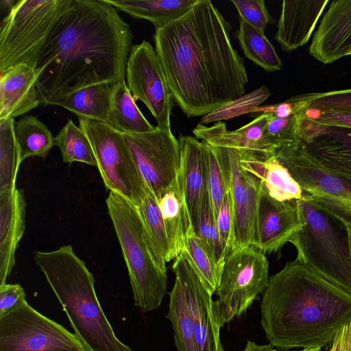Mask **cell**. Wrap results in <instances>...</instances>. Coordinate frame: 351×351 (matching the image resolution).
Instances as JSON below:
<instances>
[{
	"label": "cell",
	"instance_id": "cell-17",
	"mask_svg": "<svg viewBox=\"0 0 351 351\" xmlns=\"http://www.w3.org/2000/svg\"><path fill=\"white\" fill-rule=\"evenodd\" d=\"M302 187L303 196L341 228L351 224V184L313 165L304 173Z\"/></svg>",
	"mask_w": 351,
	"mask_h": 351
},
{
	"label": "cell",
	"instance_id": "cell-13",
	"mask_svg": "<svg viewBox=\"0 0 351 351\" xmlns=\"http://www.w3.org/2000/svg\"><path fill=\"white\" fill-rule=\"evenodd\" d=\"M125 76L135 101L141 100L157 122V127L171 131L170 115L173 98L155 49L147 41L132 46Z\"/></svg>",
	"mask_w": 351,
	"mask_h": 351
},
{
	"label": "cell",
	"instance_id": "cell-39",
	"mask_svg": "<svg viewBox=\"0 0 351 351\" xmlns=\"http://www.w3.org/2000/svg\"><path fill=\"white\" fill-rule=\"evenodd\" d=\"M204 143L207 165L208 193L217 220L227 191L226 180L219 159L214 147Z\"/></svg>",
	"mask_w": 351,
	"mask_h": 351
},
{
	"label": "cell",
	"instance_id": "cell-33",
	"mask_svg": "<svg viewBox=\"0 0 351 351\" xmlns=\"http://www.w3.org/2000/svg\"><path fill=\"white\" fill-rule=\"evenodd\" d=\"M54 144L58 147L63 162L69 164L80 162L97 167L88 138L72 120H69L54 137Z\"/></svg>",
	"mask_w": 351,
	"mask_h": 351
},
{
	"label": "cell",
	"instance_id": "cell-15",
	"mask_svg": "<svg viewBox=\"0 0 351 351\" xmlns=\"http://www.w3.org/2000/svg\"><path fill=\"white\" fill-rule=\"evenodd\" d=\"M305 223L298 199L280 202L263 191L258 210L256 243L263 253L276 254L291 243Z\"/></svg>",
	"mask_w": 351,
	"mask_h": 351
},
{
	"label": "cell",
	"instance_id": "cell-36",
	"mask_svg": "<svg viewBox=\"0 0 351 351\" xmlns=\"http://www.w3.org/2000/svg\"><path fill=\"white\" fill-rule=\"evenodd\" d=\"M194 230L206 249L212 255L221 274L226 255L220 241L208 190L204 196Z\"/></svg>",
	"mask_w": 351,
	"mask_h": 351
},
{
	"label": "cell",
	"instance_id": "cell-8",
	"mask_svg": "<svg viewBox=\"0 0 351 351\" xmlns=\"http://www.w3.org/2000/svg\"><path fill=\"white\" fill-rule=\"evenodd\" d=\"M269 263L254 245L231 252L225 258L213 311L220 328L245 313L269 282Z\"/></svg>",
	"mask_w": 351,
	"mask_h": 351
},
{
	"label": "cell",
	"instance_id": "cell-27",
	"mask_svg": "<svg viewBox=\"0 0 351 351\" xmlns=\"http://www.w3.org/2000/svg\"><path fill=\"white\" fill-rule=\"evenodd\" d=\"M135 101L125 80L112 85L107 123L121 134H140L154 130Z\"/></svg>",
	"mask_w": 351,
	"mask_h": 351
},
{
	"label": "cell",
	"instance_id": "cell-22",
	"mask_svg": "<svg viewBox=\"0 0 351 351\" xmlns=\"http://www.w3.org/2000/svg\"><path fill=\"white\" fill-rule=\"evenodd\" d=\"M35 68L21 64L0 72V119L24 115L41 103Z\"/></svg>",
	"mask_w": 351,
	"mask_h": 351
},
{
	"label": "cell",
	"instance_id": "cell-40",
	"mask_svg": "<svg viewBox=\"0 0 351 351\" xmlns=\"http://www.w3.org/2000/svg\"><path fill=\"white\" fill-rule=\"evenodd\" d=\"M231 2L241 19L262 32H265L267 25L274 23L263 0H232Z\"/></svg>",
	"mask_w": 351,
	"mask_h": 351
},
{
	"label": "cell",
	"instance_id": "cell-1",
	"mask_svg": "<svg viewBox=\"0 0 351 351\" xmlns=\"http://www.w3.org/2000/svg\"><path fill=\"white\" fill-rule=\"evenodd\" d=\"M230 29L210 1L198 0L155 31V51L173 101L187 117H204L245 95L247 73Z\"/></svg>",
	"mask_w": 351,
	"mask_h": 351
},
{
	"label": "cell",
	"instance_id": "cell-10",
	"mask_svg": "<svg viewBox=\"0 0 351 351\" xmlns=\"http://www.w3.org/2000/svg\"><path fill=\"white\" fill-rule=\"evenodd\" d=\"M0 351H88L75 334L26 301L0 317Z\"/></svg>",
	"mask_w": 351,
	"mask_h": 351
},
{
	"label": "cell",
	"instance_id": "cell-26",
	"mask_svg": "<svg viewBox=\"0 0 351 351\" xmlns=\"http://www.w3.org/2000/svg\"><path fill=\"white\" fill-rule=\"evenodd\" d=\"M112 85L99 84L56 99L51 105L62 106L78 117L107 123L111 107Z\"/></svg>",
	"mask_w": 351,
	"mask_h": 351
},
{
	"label": "cell",
	"instance_id": "cell-35",
	"mask_svg": "<svg viewBox=\"0 0 351 351\" xmlns=\"http://www.w3.org/2000/svg\"><path fill=\"white\" fill-rule=\"evenodd\" d=\"M287 100L304 112L332 111L351 115V88L304 93Z\"/></svg>",
	"mask_w": 351,
	"mask_h": 351
},
{
	"label": "cell",
	"instance_id": "cell-5",
	"mask_svg": "<svg viewBox=\"0 0 351 351\" xmlns=\"http://www.w3.org/2000/svg\"><path fill=\"white\" fill-rule=\"evenodd\" d=\"M106 206L128 268L134 304L143 312L156 310L169 293L166 263L155 252L135 205L110 191Z\"/></svg>",
	"mask_w": 351,
	"mask_h": 351
},
{
	"label": "cell",
	"instance_id": "cell-2",
	"mask_svg": "<svg viewBox=\"0 0 351 351\" xmlns=\"http://www.w3.org/2000/svg\"><path fill=\"white\" fill-rule=\"evenodd\" d=\"M131 29L105 0H71L53 27L36 66L44 105L99 84L125 80Z\"/></svg>",
	"mask_w": 351,
	"mask_h": 351
},
{
	"label": "cell",
	"instance_id": "cell-30",
	"mask_svg": "<svg viewBox=\"0 0 351 351\" xmlns=\"http://www.w3.org/2000/svg\"><path fill=\"white\" fill-rule=\"evenodd\" d=\"M237 38L244 55L267 72L281 69L282 62L262 32L239 19Z\"/></svg>",
	"mask_w": 351,
	"mask_h": 351
},
{
	"label": "cell",
	"instance_id": "cell-19",
	"mask_svg": "<svg viewBox=\"0 0 351 351\" xmlns=\"http://www.w3.org/2000/svg\"><path fill=\"white\" fill-rule=\"evenodd\" d=\"M181 167L178 188L195 229L205 193L208 190L205 146L191 136L180 135Z\"/></svg>",
	"mask_w": 351,
	"mask_h": 351
},
{
	"label": "cell",
	"instance_id": "cell-9",
	"mask_svg": "<svg viewBox=\"0 0 351 351\" xmlns=\"http://www.w3.org/2000/svg\"><path fill=\"white\" fill-rule=\"evenodd\" d=\"M106 187L138 207L149 191L123 134L106 122L78 117Z\"/></svg>",
	"mask_w": 351,
	"mask_h": 351
},
{
	"label": "cell",
	"instance_id": "cell-45",
	"mask_svg": "<svg viewBox=\"0 0 351 351\" xmlns=\"http://www.w3.org/2000/svg\"><path fill=\"white\" fill-rule=\"evenodd\" d=\"M274 347L269 344L260 345L252 341H247L243 351H270Z\"/></svg>",
	"mask_w": 351,
	"mask_h": 351
},
{
	"label": "cell",
	"instance_id": "cell-24",
	"mask_svg": "<svg viewBox=\"0 0 351 351\" xmlns=\"http://www.w3.org/2000/svg\"><path fill=\"white\" fill-rule=\"evenodd\" d=\"M175 282L169 293L167 318L170 321L178 351H195L192 313L184 274L178 262L172 265Z\"/></svg>",
	"mask_w": 351,
	"mask_h": 351
},
{
	"label": "cell",
	"instance_id": "cell-41",
	"mask_svg": "<svg viewBox=\"0 0 351 351\" xmlns=\"http://www.w3.org/2000/svg\"><path fill=\"white\" fill-rule=\"evenodd\" d=\"M217 229L226 257L234 250L233 212L230 191H227L217 218Z\"/></svg>",
	"mask_w": 351,
	"mask_h": 351
},
{
	"label": "cell",
	"instance_id": "cell-23",
	"mask_svg": "<svg viewBox=\"0 0 351 351\" xmlns=\"http://www.w3.org/2000/svg\"><path fill=\"white\" fill-rule=\"evenodd\" d=\"M240 155L242 167L257 178L262 190L271 197L280 202L302 198V187L275 155L266 160Z\"/></svg>",
	"mask_w": 351,
	"mask_h": 351
},
{
	"label": "cell",
	"instance_id": "cell-38",
	"mask_svg": "<svg viewBox=\"0 0 351 351\" xmlns=\"http://www.w3.org/2000/svg\"><path fill=\"white\" fill-rule=\"evenodd\" d=\"M293 110V114L287 117H278L268 112L269 116L264 128L263 136L276 149L292 143L298 139L300 112L294 106Z\"/></svg>",
	"mask_w": 351,
	"mask_h": 351
},
{
	"label": "cell",
	"instance_id": "cell-20",
	"mask_svg": "<svg viewBox=\"0 0 351 351\" xmlns=\"http://www.w3.org/2000/svg\"><path fill=\"white\" fill-rule=\"evenodd\" d=\"M26 202L23 189H0V286L15 265V252L25 228Z\"/></svg>",
	"mask_w": 351,
	"mask_h": 351
},
{
	"label": "cell",
	"instance_id": "cell-46",
	"mask_svg": "<svg viewBox=\"0 0 351 351\" xmlns=\"http://www.w3.org/2000/svg\"><path fill=\"white\" fill-rule=\"evenodd\" d=\"M343 230L347 234L348 239L351 247V224L348 225Z\"/></svg>",
	"mask_w": 351,
	"mask_h": 351
},
{
	"label": "cell",
	"instance_id": "cell-42",
	"mask_svg": "<svg viewBox=\"0 0 351 351\" xmlns=\"http://www.w3.org/2000/svg\"><path fill=\"white\" fill-rule=\"evenodd\" d=\"M25 302V293L19 284L0 286V317Z\"/></svg>",
	"mask_w": 351,
	"mask_h": 351
},
{
	"label": "cell",
	"instance_id": "cell-12",
	"mask_svg": "<svg viewBox=\"0 0 351 351\" xmlns=\"http://www.w3.org/2000/svg\"><path fill=\"white\" fill-rule=\"evenodd\" d=\"M214 147L231 195L233 250L256 246L258 210L263 193L261 185L256 177L242 167L238 150Z\"/></svg>",
	"mask_w": 351,
	"mask_h": 351
},
{
	"label": "cell",
	"instance_id": "cell-34",
	"mask_svg": "<svg viewBox=\"0 0 351 351\" xmlns=\"http://www.w3.org/2000/svg\"><path fill=\"white\" fill-rule=\"evenodd\" d=\"M14 118L0 119V189L16 188L18 170L21 163L16 143Z\"/></svg>",
	"mask_w": 351,
	"mask_h": 351
},
{
	"label": "cell",
	"instance_id": "cell-16",
	"mask_svg": "<svg viewBox=\"0 0 351 351\" xmlns=\"http://www.w3.org/2000/svg\"><path fill=\"white\" fill-rule=\"evenodd\" d=\"M308 51L315 60L325 64L348 56L351 51V0L330 3Z\"/></svg>",
	"mask_w": 351,
	"mask_h": 351
},
{
	"label": "cell",
	"instance_id": "cell-47",
	"mask_svg": "<svg viewBox=\"0 0 351 351\" xmlns=\"http://www.w3.org/2000/svg\"><path fill=\"white\" fill-rule=\"evenodd\" d=\"M270 351H322L321 348H311V349H302L300 350H282L276 348H273Z\"/></svg>",
	"mask_w": 351,
	"mask_h": 351
},
{
	"label": "cell",
	"instance_id": "cell-43",
	"mask_svg": "<svg viewBox=\"0 0 351 351\" xmlns=\"http://www.w3.org/2000/svg\"><path fill=\"white\" fill-rule=\"evenodd\" d=\"M303 117L309 122L322 126L351 128V115L332 111H303Z\"/></svg>",
	"mask_w": 351,
	"mask_h": 351
},
{
	"label": "cell",
	"instance_id": "cell-11",
	"mask_svg": "<svg viewBox=\"0 0 351 351\" xmlns=\"http://www.w3.org/2000/svg\"><path fill=\"white\" fill-rule=\"evenodd\" d=\"M123 135L141 174L158 201L167 191L179 189L180 146L171 131L156 126L150 132Z\"/></svg>",
	"mask_w": 351,
	"mask_h": 351
},
{
	"label": "cell",
	"instance_id": "cell-28",
	"mask_svg": "<svg viewBox=\"0 0 351 351\" xmlns=\"http://www.w3.org/2000/svg\"><path fill=\"white\" fill-rule=\"evenodd\" d=\"M173 258L184 250L186 230L193 226L179 189H171L158 201Z\"/></svg>",
	"mask_w": 351,
	"mask_h": 351
},
{
	"label": "cell",
	"instance_id": "cell-49",
	"mask_svg": "<svg viewBox=\"0 0 351 351\" xmlns=\"http://www.w3.org/2000/svg\"><path fill=\"white\" fill-rule=\"evenodd\" d=\"M350 248H351V247H350Z\"/></svg>",
	"mask_w": 351,
	"mask_h": 351
},
{
	"label": "cell",
	"instance_id": "cell-48",
	"mask_svg": "<svg viewBox=\"0 0 351 351\" xmlns=\"http://www.w3.org/2000/svg\"><path fill=\"white\" fill-rule=\"evenodd\" d=\"M351 55V51L349 52L348 56Z\"/></svg>",
	"mask_w": 351,
	"mask_h": 351
},
{
	"label": "cell",
	"instance_id": "cell-32",
	"mask_svg": "<svg viewBox=\"0 0 351 351\" xmlns=\"http://www.w3.org/2000/svg\"><path fill=\"white\" fill-rule=\"evenodd\" d=\"M145 231L157 255L165 263L173 258L158 202L149 190L137 207Z\"/></svg>",
	"mask_w": 351,
	"mask_h": 351
},
{
	"label": "cell",
	"instance_id": "cell-18",
	"mask_svg": "<svg viewBox=\"0 0 351 351\" xmlns=\"http://www.w3.org/2000/svg\"><path fill=\"white\" fill-rule=\"evenodd\" d=\"M182 270L192 313L195 351H225L220 339V327L213 311L212 294L186 257L175 258Z\"/></svg>",
	"mask_w": 351,
	"mask_h": 351
},
{
	"label": "cell",
	"instance_id": "cell-14",
	"mask_svg": "<svg viewBox=\"0 0 351 351\" xmlns=\"http://www.w3.org/2000/svg\"><path fill=\"white\" fill-rule=\"evenodd\" d=\"M298 141L325 171L351 184V128L322 126L301 116Z\"/></svg>",
	"mask_w": 351,
	"mask_h": 351
},
{
	"label": "cell",
	"instance_id": "cell-7",
	"mask_svg": "<svg viewBox=\"0 0 351 351\" xmlns=\"http://www.w3.org/2000/svg\"><path fill=\"white\" fill-rule=\"evenodd\" d=\"M304 226L291 243L298 258L327 281L351 293V248L329 218L304 196L298 199Z\"/></svg>",
	"mask_w": 351,
	"mask_h": 351
},
{
	"label": "cell",
	"instance_id": "cell-37",
	"mask_svg": "<svg viewBox=\"0 0 351 351\" xmlns=\"http://www.w3.org/2000/svg\"><path fill=\"white\" fill-rule=\"evenodd\" d=\"M271 94L270 90L266 86H262L202 117L200 123L206 125L212 122L227 121L238 116L253 112V110L260 107Z\"/></svg>",
	"mask_w": 351,
	"mask_h": 351
},
{
	"label": "cell",
	"instance_id": "cell-44",
	"mask_svg": "<svg viewBox=\"0 0 351 351\" xmlns=\"http://www.w3.org/2000/svg\"><path fill=\"white\" fill-rule=\"evenodd\" d=\"M329 351H351V322L338 332Z\"/></svg>",
	"mask_w": 351,
	"mask_h": 351
},
{
	"label": "cell",
	"instance_id": "cell-31",
	"mask_svg": "<svg viewBox=\"0 0 351 351\" xmlns=\"http://www.w3.org/2000/svg\"><path fill=\"white\" fill-rule=\"evenodd\" d=\"M184 246V250L181 253L189 261L205 287L213 295L219 286L221 274L193 226L186 231Z\"/></svg>",
	"mask_w": 351,
	"mask_h": 351
},
{
	"label": "cell",
	"instance_id": "cell-4",
	"mask_svg": "<svg viewBox=\"0 0 351 351\" xmlns=\"http://www.w3.org/2000/svg\"><path fill=\"white\" fill-rule=\"evenodd\" d=\"M34 261L88 351H134L115 335L97 298L93 274L71 245L36 252Z\"/></svg>",
	"mask_w": 351,
	"mask_h": 351
},
{
	"label": "cell",
	"instance_id": "cell-21",
	"mask_svg": "<svg viewBox=\"0 0 351 351\" xmlns=\"http://www.w3.org/2000/svg\"><path fill=\"white\" fill-rule=\"evenodd\" d=\"M328 0H285L277 24L275 39L281 48L291 52L311 38Z\"/></svg>",
	"mask_w": 351,
	"mask_h": 351
},
{
	"label": "cell",
	"instance_id": "cell-25",
	"mask_svg": "<svg viewBox=\"0 0 351 351\" xmlns=\"http://www.w3.org/2000/svg\"><path fill=\"white\" fill-rule=\"evenodd\" d=\"M133 18L151 22L159 29L187 13L198 0H105Z\"/></svg>",
	"mask_w": 351,
	"mask_h": 351
},
{
	"label": "cell",
	"instance_id": "cell-29",
	"mask_svg": "<svg viewBox=\"0 0 351 351\" xmlns=\"http://www.w3.org/2000/svg\"><path fill=\"white\" fill-rule=\"evenodd\" d=\"M14 132L21 161L31 156L45 158L55 145L50 130L34 116H23L15 122Z\"/></svg>",
	"mask_w": 351,
	"mask_h": 351
},
{
	"label": "cell",
	"instance_id": "cell-3",
	"mask_svg": "<svg viewBox=\"0 0 351 351\" xmlns=\"http://www.w3.org/2000/svg\"><path fill=\"white\" fill-rule=\"evenodd\" d=\"M261 324L274 348H322L351 322V293L298 258L269 277L261 302Z\"/></svg>",
	"mask_w": 351,
	"mask_h": 351
},
{
	"label": "cell",
	"instance_id": "cell-6",
	"mask_svg": "<svg viewBox=\"0 0 351 351\" xmlns=\"http://www.w3.org/2000/svg\"><path fill=\"white\" fill-rule=\"evenodd\" d=\"M71 0L16 1L0 26V72L21 64L36 69L56 22Z\"/></svg>",
	"mask_w": 351,
	"mask_h": 351
}]
</instances>
